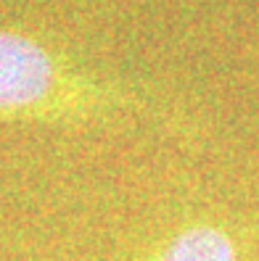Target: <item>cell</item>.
<instances>
[{"label": "cell", "mask_w": 259, "mask_h": 261, "mask_svg": "<svg viewBox=\"0 0 259 261\" xmlns=\"http://www.w3.org/2000/svg\"><path fill=\"white\" fill-rule=\"evenodd\" d=\"M146 109L127 85L77 66L37 37L0 29V124H98Z\"/></svg>", "instance_id": "1"}, {"label": "cell", "mask_w": 259, "mask_h": 261, "mask_svg": "<svg viewBox=\"0 0 259 261\" xmlns=\"http://www.w3.org/2000/svg\"><path fill=\"white\" fill-rule=\"evenodd\" d=\"M140 261H241V245L225 222L193 219L156 240Z\"/></svg>", "instance_id": "2"}]
</instances>
